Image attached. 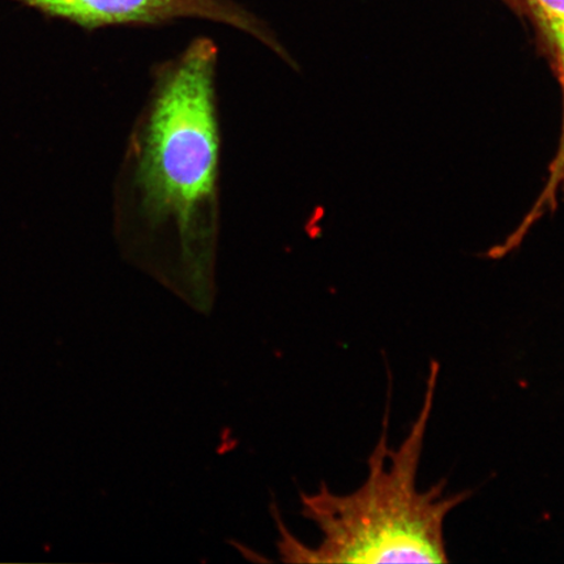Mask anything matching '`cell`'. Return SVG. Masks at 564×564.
<instances>
[{
  "mask_svg": "<svg viewBox=\"0 0 564 564\" xmlns=\"http://www.w3.org/2000/svg\"><path fill=\"white\" fill-rule=\"evenodd\" d=\"M217 58L197 37L154 67L115 188L126 258L197 307L214 300L221 229Z\"/></svg>",
  "mask_w": 564,
  "mask_h": 564,
  "instance_id": "obj_1",
  "label": "cell"
},
{
  "mask_svg": "<svg viewBox=\"0 0 564 564\" xmlns=\"http://www.w3.org/2000/svg\"><path fill=\"white\" fill-rule=\"evenodd\" d=\"M514 11L534 26L542 44L552 56L562 88V131L546 187L564 189V0H505Z\"/></svg>",
  "mask_w": 564,
  "mask_h": 564,
  "instance_id": "obj_4",
  "label": "cell"
},
{
  "mask_svg": "<svg viewBox=\"0 0 564 564\" xmlns=\"http://www.w3.org/2000/svg\"><path fill=\"white\" fill-rule=\"evenodd\" d=\"M441 373L432 361L417 419L399 448L390 447L392 378L382 435L369 457V477L361 488L336 496L326 485L314 496H302V514L321 529L315 549L302 546L282 532L281 554L291 562L313 563H447L444 523L471 497L465 490L447 494L446 479L420 490L417 478L423 444L434 409Z\"/></svg>",
  "mask_w": 564,
  "mask_h": 564,
  "instance_id": "obj_2",
  "label": "cell"
},
{
  "mask_svg": "<svg viewBox=\"0 0 564 564\" xmlns=\"http://www.w3.org/2000/svg\"><path fill=\"white\" fill-rule=\"evenodd\" d=\"M46 17L94 31L105 26H159L202 19L251 35L286 65L299 68L270 25L236 0H11Z\"/></svg>",
  "mask_w": 564,
  "mask_h": 564,
  "instance_id": "obj_3",
  "label": "cell"
}]
</instances>
